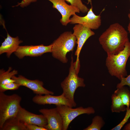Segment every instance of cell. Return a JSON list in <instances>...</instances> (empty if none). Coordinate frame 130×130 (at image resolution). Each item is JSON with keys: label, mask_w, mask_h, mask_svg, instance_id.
Instances as JSON below:
<instances>
[{"label": "cell", "mask_w": 130, "mask_h": 130, "mask_svg": "<svg viewBox=\"0 0 130 130\" xmlns=\"http://www.w3.org/2000/svg\"><path fill=\"white\" fill-rule=\"evenodd\" d=\"M129 40L128 32L117 23L111 24L99 38V43L107 55L118 53Z\"/></svg>", "instance_id": "1"}, {"label": "cell", "mask_w": 130, "mask_h": 130, "mask_svg": "<svg viewBox=\"0 0 130 130\" xmlns=\"http://www.w3.org/2000/svg\"><path fill=\"white\" fill-rule=\"evenodd\" d=\"M130 56V42L128 41L124 49L118 53L107 55L105 65L110 75L120 80L127 76L126 67L127 60Z\"/></svg>", "instance_id": "2"}, {"label": "cell", "mask_w": 130, "mask_h": 130, "mask_svg": "<svg viewBox=\"0 0 130 130\" xmlns=\"http://www.w3.org/2000/svg\"><path fill=\"white\" fill-rule=\"evenodd\" d=\"M76 43V38L72 32H64L52 43V56L63 63H66V54L73 51Z\"/></svg>", "instance_id": "3"}, {"label": "cell", "mask_w": 130, "mask_h": 130, "mask_svg": "<svg viewBox=\"0 0 130 130\" xmlns=\"http://www.w3.org/2000/svg\"><path fill=\"white\" fill-rule=\"evenodd\" d=\"M68 75L61 83L65 96L68 99L73 105L74 107L77 105L75 101L74 96L75 91L78 87H84L85 85L84 79L78 76L79 71L75 67L72 55L69 69Z\"/></svg>", "instance_id": "4"}, {"label": "cell", "mask_w": 130, "mask_h": 130, "mask_svg": "<svg viewBox=\"0 0 130 130\" xmlns=\"http://www.w3.org/2000/svg\"><path fill=\"white\" fill-rule=\"evenodd\" d=\"M21 100L17 94L7 95L0 92V130L6 120L16 116Z\"/></svg>", "instance_id": "5"}, {"label": "cell", "mask_w": 130, "mask_h": 130, "mask_svg": "<svg viewBox=\"0 0 130 130\" xmlns=\"http://www.w3.org/2000/svg\"><path fill=\"white\" fill-rule=\"evenodd\" d=\"M56 106L62 119V130H67L71 122L79 115L83 114L90 115L93 114L95 112L94 109L91 107L84 108L80 106L73 108L72 107L64 105Z\"/></svg>", "instance_id": "6"}, {"label": "cell", "mask_w": 130, "mask_h": 130, "mask_svg": "<svg viewBox=\"0 0 130 130\" xmlns=\"http://www.w3.org/2000/svg\"><path fill=\"white\" fill-rule=\"evenodd\" d=\"M73 29V33L76 38L77 45L75 53L77 57L76 60L74 63L76 68L79 69L80 65L79 57L81 50L87 39L94 35L95 33L91 29L79 24H75Z\"/></svg>", "instance_id": "7"}, {"label": "cell", "mask_w": 130, "mask_h": 130, "mask_svg": "<svg viewBox=\"0 0 130 130\" xmlns=\"http://www.w3.org/2000/svg\"><path fill=\"white\" fill-rule=\"evenodd\" d=\"M91 7L86 15L81 17L75 14L70 18V23L72 24H81L91 30L98 29L101 25L100 14L96 15L94 13L91 2Z\"/></svg>", "instance_id": "8"}, {"label": "cell", "mask_w": 130, "mask_h": 130, "mask_svg": "<svg viewBox=\"0 0 130 130\" xmlns=\"http://www.w3.org/2000/svg\"><path fill=\"white\" fill-rule=\"evenodd\" d=\"M52 4V7L57 10L62 16L60 22L63 26H66L70 22V17L76 13L80 12L77 8L68 4L65 0H47Z\"/></svg>", "instance_id": "9"}, {"label": "cell", "mask_w": 130, "mask_h": 130, "mask_svg": "<svg viewBox=\"0 0 130 130\" xmlns=\"http://www.w3.org/2000/svg\"><path fill=\"white\" fill-rule=\"evenodd\" d=\"M12 79L20 86H24L30 89L36 95H53L54 94L53 92L44 88L43 82L38 80H30L21 75H19L18 77L13 76Z\"/></svg>", "instance_id": "10"}, {"label": "cell", "mask_w": 130, "mask_h": 130, "mask_svg": "<svg viewBox=\"0 0 130 130\" xmlns=\"http://www.w3.org/2000/svg\"><path fill=\"white\" fill-rule=\"evenodd\" d=\"M52 44L45 46L43 44L35 46H20L14 52L15 55L19 59L26 56L37 57L47 52H51Z\"/></svg>", "instance_id": "11"}, {"label": "cell", "mask_w": 130, "mask_h": 130, "mask_svg": "<svg viewBox=\"0 0 130 130\" xmlns=\"http://www.w3.org/2000/svg\"><path fill=\"white\" fill-rule=\"evenodd\" d=\"M39 111L47 119V124L45 127L47 130H63L62 119L56 107L41 109Z\"/></svg>", "instance_id": "12"}, {"label": "cell", "mask_w": 130, "mask_h": 130, "mask_svg": "<svg viewBox=\"0 0 130 130\" xmlns=\"http://www.w3.org/2000/svg\"><path fill=\"white\" fill-rule=\"evenodd\" d=\"M34 103L39 105L53 104L56 106L64 105L71 107L74 106L70 101L63 93L58 96H54L51 94L36 95L32 98Z\"/></svg>", "instance_id": "13"}, {"label": "cell", "mask_w": 130, "mask_h": 130, "mask_svg": "<svg viewBox=\"0 0 130 130\" xmlns=\"http://www.w3.org/2000/svg\"><path fill=\"white\" fill-rule=\"evenodd\" d=\"M16 117L24 123L35 124L45 128L47 124V119L42 114L33 113L21 106Z\"/></svg>", "instance_id": "14"}, {"label": "cell", "mask_w": 130, "mask_h": 130, "mask_svg": "<svg viewBox=\"0 0 130 130\" xmlns=\"http://www.w3.org/2000/svg\"><path fill=\"white\" fill-rule=\"evenodd\" d=\"M22 42L18 36L12 37L7 32V37L0 47V54L6 53L7 57L9 58L13 53L17 51L19 45Z\"/></svg>", "instance_id": "15"}, {"label": "cell", "mask_w": 130, "mask_h": 130, "mask_svg": "<svg viewBox=\"0 0 130 130\" xmlns=\"http://www.w3.org/2000/svg\"><path fill=\"white\" fill-rule=\"evenodd\" d=\"M1 130H27V129L24 123L16 117L6 120Z\"/></svg>", "instance_id": "16"}, {"label": "cell", "mask_w": 130, "mask_h": 130, "mask_svg": "<svg viewBox=\"0 0 130 130\" xmlns=\"http://www.w3.org/2000/svg\"><path fill=\"white\" fill-rule=\"evenodd\" d=\"M12 70L11 67H9L8 70L6 71L3 69L0 70V84H5L15 82L12 79V77L18 73V71Z\"/></svg>", "instance_id": "17"}, {"label": "cell", "mask_w": 130, "mask_h": 130, "mask_svg": "<svg viewBox=\"0 0 130 130\" xmlns=\"http://www.w3.org/2000/svg\"><path fill=\"white\" fill-rule=\"evenodd\" d=\"M111 109L112 112L120 113L126 110L125 105L119 96L114 93L111 96Z\"/></svg>", "instance_id": "18"}, {"label": "cell", "mask_w": 130, "mask_h": 130, "mask_svg": "<svg viewBox=\"0 0 130 130\" xmlns=\"http://www.w3.org/2000/svg\"><path fill=\"white\" fill-rule=\"evenodd\" d=\"M114 93L119 96L121 98L123 103L130 108V91L124 86L117 88Z\"/></svg>", "instance_id": "19"}, {"label": "cell", "mask_w": 130, "mask_h": 130, "mask_svg": "<svg viewBox=\"0 0 130 130\" xmlns=\"http://www.w3.org/2000/svg\"><path fill=\"white\" fill-rule=\"evenodd\" d=\"M105 122L102 117L97 115L93 118L91 124L84 130H100L105 124Z\"/></svg>", "instance_id": "20"}, {"label": "cell", "mask_w": 130, "mask_h": 130, "mask_svg": "<svg viewBox=\"0 0 130 130\" xmlns=\"http://www.w3.org/2000/svg\"><path fill=\"white\" fill-rule=\"evenodd\" d=\"M70 5L78 8L82 13H87L89 9L83 4L81 0H65Z\"/></svg>", "instance_id": "21"}, {"label": "cell", "mask_w": 130, "mask_h": 130, "mask_svg": "<svg viewBox=\"0 0 130 130\" xmlns=\"http://www.w3.org/2000/svg\"><path fill=\"white\" fill-rule=\"evenodd\" d=\"M20 85L15 82L5 84H0V92H4L8 90L18 89Z\"/></svg>", "instance_id": "22"}, {"label": "cell", "mask_w": 130, "mask_h": 130, "mask_svg": "<svg viewBox=\"0 0 130 130\" xmlns=\"http://www.w3.org/2000/svg\"><path fill=\"white\" fill-rule=\"evenodd\" d=\"M126 111L125 115L122 121L116 126L112 129L111 130H120L128 121L130 117V108H126Z\"/></svg>", "instance_id": "23"}, {"label": "cell", "mask_w": 130, "mask_h": 130, "mask_svg": "<svg viewBox=\"0 0 130 130\" xmlns=\"http://www.w3.org/2000/svg\"><path fill=\"white\" fill-rule=\"evenodd\" d=\"M126 85L129 86L130 91V74L126 77L122 78L120 83L117 84L116 87L117 88Z\"/></svg>", "instance_id": "24"}, {"label": "cell", "mask_w": 130, "mask_h": 130, "mask_svg": "<svg viewBox=\"0 0 130 130\" xmlns=\"http://www.w3.org/2000/svg\"><path fill=\"white\" fill-rule=\"evenodd\" d=\"M37 0H22L20 2H18L17 5L13 6V7L20 6L24 8L30 5L31 3L36 2Z\"/></svg>", "instance_id": "25"}, {"label": "cell", "mask_w": 130, "mask_h": 130, "mask_svg": "<svg viewBox=\"0 0 130 130\" xmlns=\"http://www.w3.org/2000/svg\"><path fill=\"white\" fill-rule=\"evenodd\" d=\"M27 130H47L45 128L39 126L34 124L24 123Z\"/></svg>", "instance_id": "26"}, {"label": "cell", "mask_w": 130, "mask_h": 130, "mask_svg": "<svg viewBox=\"0 0 130 130\" xmlns=\"http://www.w3.org/2000/svg\"><path fill=\"white\" fill-rule=\"evenodd\" d=\"M128 16L129 19V22L128 26V30L130 34V9L128 15Z\"/></svg>", "instance_id": "27"}, {"label": "cell", "mask_w": 130, "mask_h": 130, "mask_svg": "<svg viewBox=\"0 0 130 130\" xmlns=\"http://www.w3.org/2000/svg\"><path fill=\"white\" fill-rule=\"evenodd\" d=\"M123 130H130V123L127 124L125 126Z\"/></svg>", "instance_id": "28"}, {"label": "cell", "mask_w": 130, "mask_h": 130, "mask_svg": "<svg viewBox=\"0 0 130 130\" xmlns=\"http://www.w3.org/2000/svg\"></svg>", "instance_id": "29"}]
</instances>
